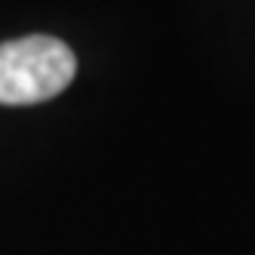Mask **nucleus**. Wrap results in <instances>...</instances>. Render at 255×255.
I'll use <instances>...</instances> for the list:
<instances>
[{
	"mask_svg": "<svg viewBox=\"0 0 255 255\" xmlns=\"http://www.w3.org/2000/svg\"><path fill=\"white\" fill-rule=\"evenodd\" d=\"M77 59L56 37H22L0 43V105H37L65 93Z\"/></svg>",
	"mask_w": 255,
	"mask_h": 255,
	"instance_id": "1",
	"label": "nucleus"
}]
</instances>
